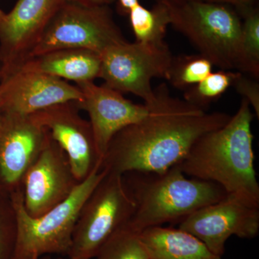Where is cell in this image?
I'll return each mask as SVG.
<instances>
[{"instance_id":"6da1fadb","label":"cell","mask_w":259,"mask_h":259,"mask_svg":"<svg viewBox=\"0 0 259 259\" xmlns=\"http://www.w3.org/2000/svg\"><path fill=\"white\" fill-rule=\"evenodd\" d=\"M147 115L112 138L101 168L123 175L163 171L179 164L203 135L226 125L231 116L208 113L172 96L166 83L154 90Z\"/></svg>"},{"instance_id":"7a4b0ae2","label":"cell","mask_w":259,"mask_h":259,"mask_svg":"<svg viewBox=\"0 0 259 259\" xmlns=\"http://www.w3.org/2000/svg\"><path fill=\"white\" fill-rule=\"evenodd\" d=\"M251 107L243 98L226 124L199 138L177 166L186 176L221 186L228 195L259 207Z\"/></svg>"},{"instance_id":"3957f363","label":"cell","mask_w":259,"mask_h":259,"mask_svg":"<svg viewBox=\"0 0 259 259\" xmlns=\"http://www.w3.org/2000/svg\"><path fill=\"white\" fill-rule=\"evenodd\" d=\"M122 176L135 204L127 226L140 233L180 223L227 195L221 186L186 176L177 165L163 171H132Z\"/></svg>"},{"instance_id":"277c9868","label":"cell","mask_w":259,"mask_h":259,"mask_svg":"<svg viewBox=\"0 0 259 259\" xmlns=\"http://www.w3.org/2000/svg\"><path fill=\"white\" fill-rule=\"evenodd\" d=\"M107 171L97 168L64 202L37 218L24 208L22 190L11 194L16 213L18 234L14 259H38L44 255L67 256L80 210Z\"/></svg>"},{"instance_id":"5b68a950","label":"cell","mask_w":259,"mask_h":259,"mask_svg":"<svg viewBox=\"0 0 259 259\" xmlns=\"http://www.w3.org/2000/svg\"><path fill=\"white\" fill-rule=\"evenodd\" d=\"M125 41L109 5L61 0L27 60L61 49H86L101 55Z\"/></svg>"},{"instance_id":"8992f818","label":"cell","mask_w":259,"mask_h":259,"mask_svg":"<svg viewBox=\"0 0 259 259\" xmlns=\"http://www.w3.org/2000/svg\"><path fill=\"white\" fill-rule=\"evenodd\" d=\"M213 66L236 70L242 19L230 5L187 0L171 9V24Z\"/></svg>"},{"instance_id":"52a82bcc","label":"cell","mask_w":259,"mask_h":259,"mask_svg":"<svg viewBox=\"0 0 259 259\" xmlns=\"http://www.w3.org/2000/svg\"><path fill=\"white\" fill-rule=\"evenodd\" d=\"M135 204L123 176L107 171L83 203L73 233L69 259H92L114 234L125 226Z\"/></svg>"},{"instance_id":"ba28073f","label":"cell","mask_w":259,"mask_h":259,"mask_svg":"<svg viewBox=\"0 0 259 259\" xmlns=\"http://www.w3.org/2000/svg\"><path fill=\"white\" fill-rule=\"evenodd\" d=\"M100 78L108 88L131 93L150 104L156 98L153 78H166L172 55L166 42L151 45L125 41L109 48L101 55Z\"/></svg>"},{"instance_id":"9c48e42d","label":"cell","mask_w":259,"mask_h":259,"mask_svg":"<svg viewBox=\"0 0 259 259\" xmlns=\"http://www.w3.org/2000/svg\"><path fill=\"white\" fill-rule=\"evenodd\" d=\"M80 183L67 155L51 138L22 182L24 208L37 218L64 202Z\"/></svg>"},{"instance_id":"30bf717a","label":"cell","mask_w":259,"mask_h":259,"mask_svg":"<svg viewBox=\"0 0 259 259\" xmlns=\"http://www.w3.org/2000/svg\"><path fill=\"white\" fill-rule=\"evenodd\" d=\"M179 228L197 237L212 253L222 257L231 236L251 239L258 236L259 207L227 194L182 220Z\"/></svg>"},{"instance_id":"8fae6325","label":"cell","mask_w":259,"mask_h":259,"mask_svg":"<svg viewBox=\"0 0 259 259\" xmlns=\"http://www.w3.org/2000/svg\"><path fill=\"white\" fill-rule=\"evenodd\" d=\"M50 134L33 116L0 113V189L10 194L22 182Z\"/></svg>"},{"instance_id":"7c38bea8","label":"cell","mask_w":259,"mask_h":259,"mask_svg":"<svg viewBox=\"0 0 259 259\" xmlns=\"http://www.w3.org/2000/svg\"><path fill=\"white\" fill-rule=\"evenodd\" d=\"M76 102L58 104L32 114L67 155L80 182L102 166L90 121L79 114Z\"/></svg>"},{"instance_id":"4fadbf2b","label":"cell","mask_w":259,"mask_h":259,"mask_svg":"<svg viewBox=\"0 0 259 259\" xmlns=\"http://www.w3.org/2000/svg\"><path fill=\"white\" fill-rule=\"evenodd\" d=\"M82 97L76 85L42 73L18 69L0 74V113L30 115Z\"/></svg>"},{"instance_id":"5bb4252c","label":"cell","mask_w":259,"mask_h":259,"mask_svg":"<svg viewBox=\"0 0 259 259\" xmlns=\"http://www.w3.org/2000/svg\"><path fill=\"white\" fill-rule=\"evenodd\" d=\"M61 0H18L0 19V74L28 59Z\"/></svg>"},{"instance_id":"9a60e30c","label":"cell","mask_w":259,"mask_h":259,"mask_svg":"<svg viewBox=\"0 0 259 259\" xmlns=\"http://www.w3.org/2000/svg\"><path fill=\"white\" fill-rule=\"evenodd\" d=\"M76 85L83 95L82 100L76 102V105L90 116L102 160L112 138L121 130L142 120L147 115L148 106L134 103L105 84L99 86L94 81H84Z\"/></svg>"},{"instance_id":"2e32d148","label":"cell","mask_w":259,"mask_h":259,"mask_svg":"<svg viewBox=\"0 0 259 259\" xmlns=\"http://www.w3.org/2000/svg\"><path fill=\"white\" fill-rule=\"evenodd\" d=\"M18 69L42 73L76 83L94 81L100 78L101 56L86 49H61L29 59L16 69Z\"/></svg>"},{"instance_id":"e0dca14e","label":"cell","mask_w":259,"mask_h":259,"mask_svg":"<svg viewBox=\"0 0 259 259\" xmlns=\"http://www.w3.org/2000/svg\"><path fill=\"white\" fill-rule=\"evenodd\" d=\"M149 259H222L203 242L180 228L158 226L141 232Z\"/></svg>"},{"instance_id":"ac0fdd59","label":"cell","mask_w":259,"mask_h":259,"mask_svg":"<svg viewBox=\"0 0 259 259\" xmlns=\"http://www.w3.org/2000/svg\"><path fill=\"white\" fill-rule=\"evenodd\" d=\"M130 23L136 42L151 45L165 44L167 28L171 24V9L156 3L151 9L138 4L130 11Z\"/></svg>"},{"instance_id":"d6986e66","label":"cell","mask_w":259,"mask_h":259,"mask_svg":"<svg viewBox=\"0 0 259 259\" xmlns=\"http://www.w3.org/2000/svg\"><path fill=\"white\" fill-rule=\"evenodd\" d=\"M242 19L241 39L236 70L259 79V6L237 12Z\"/></svg>"},{"instance_id":"ffe728a7","label":"cell","mask_w":259,"mask_h":259,"mask_svg":"<svg viewBox=\"0 0 259 259\" xmlns=\"http://www.w3.org/2000/svg\"><path fill=\"white\" fill-rule=\"evenodd\" d=\"M212 63L201 54L172 57L166 79L173 88L185 92L212 72Z\"/></svg>"},{"instance_id":"44dd1931","label":"cell","mask_w":259,"mask_h":259,"mask_svg":"<svg viewBox=\"0 0 259 259\" xmlns=\"http://www.w3.org/2000/svg\"><path fill=\"white\" fill-rule=\"evenodd\" d=\"M239 71L221 69L211 72L200 82L184 92V100L205 111L232 85Z\"/></svg>"},{"instance_id":"7402d4cb","label":"cell","mask_w":259,"mask_h":259,"mask_svg":"<svg viewBox=\"0 0 259 259\" xmlns=\"http://www.w3.org/2000/svg\"><path fill=\"white\" fill-rule=\"evenodd\" d=\"M95 257L97 259H149L141 233L127 224L116 232Z\"/></svg>"},{"instance_id":"603a6c76","label":"cell","mask_w":259,"mask_h":259,"mask_svg":"<svg viewBox=\"0 0 259 259\" xmlns=\"http://www.w3.org/2000/svg\"><path fill=\"white\" fill-rule=\"evenodd\" d=\"M17 234L16 213L11 194L0 189V259H14Z\"/></svg>"},{"instance_id":"cb8c5ba5","label":"cell","mask_w":259,"mask_h":259,"mask_svg":"<svg viewBox=\"0 0 259 259\" xmlns=\"http://www.w3.org/2000/svg\"><path fill=\"white\" fill-rule=\"evenodd\" d=\"M232 87L236 89L237 93H239L248 102L250 106L254 110L257 118L258 119L259 84L258 80L239 72L233 81Z\"/></svg>"},{"instance_id":"d4e9b609","label":"cell","mask_w":259,"mask_h":259,"mask_svg":"<svg viewBox=\"0 0 259 259\" xmlns=\"http://www.w3.org/2000/svg\"><path fill=\"white\" fill-rule=\"evenodd\" d=\"M210 3L230 5L237 12L258 5V0H202Z\"/></svg>"},{"instance_id":"484cf974","label":"cell","mask_w":259,"mask_h":259,"mask_svg":"<svg viewBox=\"0 0 259 259\" xmlns=\"http://www.w3.org/2000/svg\"><path fill=\"white\" fill-rule=\"evenodd\" d=\"M138 4L139 0H117V10L121 15L127 16L131 10Z\"/></svg>"},{"instance_id":"4316f807","label":"cell","mask_w":259,"mask_h":259,"mask_svg":"<svg viewBox=\"0 0 259 259\" xmlns=\"http://www.w3.org/2000/svg\"><path fill=\"white\" fill-rule=\"evenodd\" d=\"M70 1L77 2L83 4L90 5H109L115 3L116 0H70Z\"/></svg>"},{"instance_id":"83f0119b","label":"cell","mask_w":259,"mask_h":259,"mask_svg":"<svg viewBox=\"0 0 259 259\" xmlns=\"http://www.w3.org/2000/svg\"><path fill=\"white\" fill-rule=\"evenodd\" d=\"M155 1L156 3L166 5L171 9H174L185 3L187 0H155Z\"/></svg>"},{"instance_id":"f1b7e54d","label":"cell","mask_w":259,"mask_h":259,"mask_svg":"<svg viewBox=\"0 0 259 259\" xmlns=\"http://www.w3.org/2000/svg\"><path fill=\"white\" fill-rule=\"evenodd\" d=\"M38 259H61V258H51V256H48V255H44V256L40 257V258Z\"/></svg>"},{"instance_id":"f546056e","label":"cell","mask_w":259,"mask_h":259,"mask_svg":"<svg viewBox=\"0 0 259 259\" xmlns=\"http://www.w3.org/2000/svg\"><path fill=\"white\" fill-rule=\"evenodd\" d=\"M5 13L1 9H0V19L3 18V16H4Z\"/></svg>"}]
</instances>
